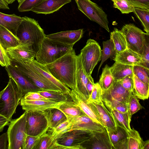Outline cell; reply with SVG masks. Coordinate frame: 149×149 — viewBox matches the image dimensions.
<instances>
[{
	"instance_id": "6da1fadb",
	"label": "cell",
	"mask_w": 149,
	"mask_h": 149,
	"mask_svg": "<svg viewBox=\"0 0 149 149\" xmlns=\"http://www.w3.org/2000/svg\"><path fill=\"white\" fill-rule=\"evenodd\" d=\"M76 55L73 49L54 62L44 65L55 78L73 90L76 86Z\"/></svg>"
},
{
	"instance_id": "7a4b0ae2",
	"label": "cell",
	"mask_w": 149,
	"mask_h": 149,
	"mask_svg": "<svg viewBox=\"0 0 149 149\" xmlns=\"http://www.w3.org/2000/svg\"><path fill=\"white\" fill-rule=\"evenodd\" d=\"M22 18V20L17 29L16 36L20 41V45L36 54L46 35L35 19L26 16Z\"/></svg>"
},
{
	"instance_id": "3957f363",
	"label": "cell",
	"mask_w": 149,
	"mask_h": 149,
	"mask_svg": "<svg viewBox=\"0 0 149 149\" xmlns=\"http://www.w3.org/2000/svg\"><path fill=\"white\" fill-rule=\"evenodd\" d=\"M23 96L15 81L9 77L7 86L0 92V114L10 121Z\"/></svg>"
},
{
	"instance_id": "277c9868",
	"label": "cell",
	"mask_w": 149,
	"mask_h": 149,
	"mask_svg": "<svg viewBox=\"0 0 149 149\" xmlns=\"http://www.w3.org/2000/svg\"><path fill=\"white\" fill-rule=\"evenodd\" d=\"M73 46L62 43L46 36L36 54V60L43 65L51 63L71 51Z\"/></svg>"
},
{
	"instance_id": "5b68a950",
	"label": "cell",
	"mask_w": 149,
	"mask_h": 149,
	"mask_svg": "<svg viewBox=\"0 0 149 149\" xmlns=\"http://www.w3.org/2000/svg\"><path fill=\"white\" fill-rule=\"evenodd\" d=\"M8 125V149H24L27 135L26 112L19 118L11 119Z\"/></svg>"
},
{
	"instance_id": "8992f818",
	"label": "cell",
	"mask_w": 149,
	"mask_h": 149,
	"mask_svg": "<svg viewBox=\"0 0 149 149\" xmlns=\"http://www.w3.org/2000/svg\"><path fill=\"white\" fill-rule=\"evenodd\" d=\"M10 63L11 65L18 70L33 84L42 90L62 91L22 60L10 59Z\"/></svg>"
},
{
	"instance_id": "52a82bcc",
	"label": "cell",
	"mask_w": 149,
	"mask_h": 149,
	"mask_svg": "<svg viewBox=\"0 0 149 149\" xmlns=\"http://www.w3.org/2000/svg\"><path fill=\"white\" fill-rule=\"evenodd\" d=\"M81 62L87 76L91 75L95 67L101 60L102 51L98 43L95 40L88 39L80 54Z\"/></svg>"
},
{
	"instance_id": "ba28073f",
	"label": "cell",
	"mask_w": 149,
	"mask_h": 149,
	"mask_svg": "<svg viewBox=\"0 0 149 149\" xmlns=\"http://www.w3.org/2000/svg\"><path fill=\"white\" fill-rule=\"evenodd\" d=\"M120 31L125 37L127 48L143 56L145 37L147 34L131 23L124 25Z\"/></svg>"
},
{
	"instance_id": "9c48e42d",
	"label": "cell",
	"mask_w": 149,
	"mask_h": 149,
	"mask_svg": "<svg viewBox=\"0 0 149 149\" xmlns=\"http://www.w3.org/2000/svg\"><path fill=\"white\" fill-rule=\"evenodd\" d=\"M78 9L91 20L105 29L110 30L107 15L100 7L90 0H75Z\"/></svg>"
},
{
	"instance_id": "30bf717a",
	"label": "cell",
	"mask_w": 149,
	"mask_h": 149,
	"mask_svg": "<svg viewBox=\"0 0 149 149\" xmlns=\"http://www.w3.org/2000/svg\"><path fill=\"white\" fill-rule=\"evenodd\" d=\"M93 132L81 130H71L58 135L57 143L68 147V149H81L80 144L88 139Z\"/></svg>"
},
{
	"instance_id": "8fae6325",
	"label": "cell",
	"mask_w": 149,
	"mask_h": 149,
	"mask_svg": "<svg viewBox=\"0 0 149 149\" xmlns=\"http://www.w3.org/2000/svg\"><path fill=\"white\" fill-rule=\"evenodd\" d=\"M26 131L27 135L37 136L49 128L42 112L31 111L26 112Z\"/></svg>"
},
{
	"instance_id": "7c38bea8",
	"label": "cell",
	"mask_w": 149,
	"mask_h": 149,
	"mask_svg": "<svg viewBox=\"0 0 149 149\" xmlns=\"http://www.w3.org/2000/svg\"><path fill=\"white\" fill-rule=\"evenodd\" d=\"M66 116L69 122L67 132L73 130H81L93 132H102L106 129L104 126L94 121L86 115Z\"/></svg>"
},
{
	"instance_id": "4fadbf2b",
	"label": "cell",
	"mask_w": 149,
	"mask_h": 149,
	"mask_svg": "<svg viewBox=\"0 0 149 149\" xmlns=\"http://www.w3.org/2000/svg\"><path fill=\"white\" fill-rule=\"evenodd\" d=\"M5 67L9 77L15 81L23 96L29 92H37L42 90L11 65Z\"/></svg>"
},
{
	"instance_id": "5bb4252c",
	"label": "cell",
	"mask_w": 149,
	"mask_h": 149,
	"mask_svg": "<svg viewBox=\"0 0 149 149\" xmlns=\"http://www.w3.org/2000/svg\"><path fill=\"white\" fill-rule=\"evenodd\" d=\"M81 149H112L107 132H93L92 136L80 144Z\"/></svg>"
},
{
	"instance_id": "9a60e30c",
	"label": "cell",
	"mask_w": 149,
	"mask_h": 149,
	"mask_svg": "<svg viewBox=\"0 0 149 149\" xmlns=\"http://www.w3.org/2000/svg\"><path fill=\"white\" fill-rule=\"evenodd\" d=\"M68 94L72 100L86 115L94 121L105 127L100 118L87 102V99L79 92L71 89Z\"/></svg>"
},
{
	"instance_id": "2e32d148",
	"label": "cell",
	"mask_w": 149,
	"mask_h": 149,
	"mask_svg": "<svg viewBox=\"0 0 149 149\" xmlns=\"http://www.w3.org/2000/svg\"><path fill=\"white\" fill-rule=\"evenodd\" d=\"M132 92L129 91L124 88L118 81H115L108 90L102 91V99L114 100L128 104Z\"/></svg>"
},
{
	"instance_id": "e0dca14e",
	"label": "cell",
	"mask_w": 149,
	"mask_h": 149,
	"mask_svg": "<svg viewBox=\"0 0 149 149\" xmlns=\"http://www.w3.org/2000/svg\"><path fill=\"white\" fill-rule=\"evenodd\" d=\"M87 102L100 118L107 131L116 130V125L114 119L102 100L99 102Z\"/></svg>"
},
{
	"instance_id": "ac0fdd59",
	"label": "cell",
	"mask_w": 149,
	"mask_h": 149,
	"mask_svg": "<svg viewBox=\"0 0 149 149\" xmlns=\"http://www.w3.org/2000/svg\"><path fill=\"white\" fill-rule=\"evenodd\" d=\"M83 29L75 30L66 31L46 35L48 38L63 44L74 45L82 37Z\"/></svg>"
},
{
	"instance_id": "d6986e66",
	"label": "cell",
	"mask_w": 149,
	"mask_h": 149,
	"mask_svg": "<svg viewBox=\"0 0 149 149\" xmlns=\"http://www.w3.org/2000/svg\"><path fill=\"white\" fill-rule=\"evenodd\" d=\"M62 102L50 100H30L21 98L20 101V104L22 109L26 112L31 111H42L49 108H58Z\"/></svg>"
},
{
	"instance_id": "ffe728a7",
	"label": "cell",
	"mask_w": 149,
	"mask_h": 149,
	"mask_svg": "<svg viewBox=\"0 0 149 149\" xmlns=\"http://www.w3.org/2000/svg\"><path fill=\"white\" fill-rule=\"evenodd\" d=\"M76 68L75 75L76 86L77 90L88 100L89 97L86 88L88 77L84 70L81 61L80 54L76 55Z\"/></svg>"
},
{
	"instance_id": "44dd1931",
	"label": "cell",
	"mask_w": 149,
	"mask_h": 149,
	"mask_svg": "<svg viewBox=\"0 0 149 149\" xmlns=\"http://www.w3.org/2000/svg\"><path fill=\"white\" fill-rule=\"evenodd\" d=\"M21 60L24 61L46 79L60 88L63 91L68 93L70 91L71 89L68 87L55 78L45 65L38 63L36 60Z\"/></svg>"
},
{
	"instance_id": "7402d4cb",
	"label": "cell",
	"mask_w": 149,
	"mask_h": 149,
	"mask_svg": "<svg viewBox=\"0 0 149 149\" xmlns=\"http://www.w3.org/2000/svg\"><path fill=\"white\" fill-rule=\"evenodd\" d=\"M113 59L115 62L132 66H142L144 63L142 55L127 48L116 54Z\"/></svg>"
},
{
	"instance_id": "603a6c76",
	"label": "cell",
	"mask_w": 149,
	"mask_h": 149,
	"mask_svg": "<svg viewBox=\"0 0 149 149\" xmlns=\"http://www.w3.org/2000/svg\"><path fill=\"white\" fill-rule=\"evenodd\" d=\"M71 0H43L31 10L37 14H49L56 11Z\"/></svg>"
},
{
	"instance_id": "cb8c5ba5",
	"label": "cell",
	"mask_w": 149,
	"mask_h": 149,
	"mask_svg": "<svg viewBox=\"0 0 149 149\" xmlns=\"http://www.w3.org/2000/svg\"><path fill=\"white\" fill-rule=\"evenodd\" d=\"M115 131H107L112 149H127L126 130L117 124Z\"/></svg>"
},
{
	"instance_id": "d4e9b609",
	"label": "cell",
	"mask_w": 149,
	"mask_h": 149,
	"mask_svg": "<svg viewBox=\"0 0 149 149\" xmlns=\"http://www.w3.org/2000/svg\"><path fill=\"white\" fill-rule=\"evenodd\" d=\"M46 119L48 127L52 129L67 120L66 115L61 110L55 108H49L42 111Z\"/></svg>"
},
{
	"instance_id": "484cf974",
	"label": "cell",
	"mask_w": 149,
	"mask_h": 149,
	"mask_svg": "<svg viewBox=\"0 0 149 149\" xmlns=\"http://www.w3.org/2000/svg\"><path fill=\"white\" fill-rule=\"evenodd\" d=\"M6 51L10 59L33 60L36 55V54L33 52L20 45L7 49Z\"/></svg>"
},
{
	"instance_id": "4316f807",
	"label": "cell",
	"mask_w": 149,
	"mask_h": 149,
	"mask_svg": "<svg viewBox=\"0 0 149 149\" xmlns=\"http://www.w3.org/2000/svg\"><path fill=\"white\" fill-rule=\"evenodd\" d=\"M102 101L111 113L115 123L124 128L126 131L130 130V124L131 121L129 120L127 112L125 113L120 112L106 102Z\"/></svg>"
},
{
	"instance_id": "83f0119b",
	"label": "cell",
	"mask_w": 149,
	"mask_h": 149,
	"mask_svg": "<svg viewBox=\"0 0 149 149\" xmlns=\"http://www.w3.org/2000/svg\"><path fill=\"white\" fill-rule=\"evenodd\" d=\"M0 44L6 50L20 44L17 37L5 27L0 26Z\"/></svg>"
},
{
	"instance_id": "f1b7e54d",
	"label": "cell",
	"mask_w": 149,
	"mask_h": 149,
	"mask_svg": "<svg viewBox=\"0 0 149 149\" xmlns=\"http://www.w3.org/2000/svg\"><path fill=\"white\" fill-rule=\"evenodd\" d=\"M133 66L115 62L110 70L115 81H118L127 76H133Z\"/></svg>"
},
{
	"instance_id": "f546056e",
	"label": "cell",
	"mask_w": 149,
	"mask_h": 149,
	"mask_svg": "<svg viewBox=\"0 0 149 149\" xmlns=\"http://www.w3.org/2000/svg\"><path fill=\"white\" fill-rule=\"evenodd\" d=\"M0 19L4 26L16 36L17 29L23 19L22 17L15 14L8 15L0 12Z\"/></svg>"
},
{
	"instance_id": "4dcf8cb0",
	"label": "cell",
	"mask_w": 149,
	"mask_h": 149,
	"mask_svg": "<svg viewBox=\"0 0 149 149\" xmlns=\"http://www.w3.org/2000/svg\"><path fill=\"white\" fill-rule=\"evenodd\" d=\"M57 143L56 137L49 127L41 136L35 149H55Z\"/></svg>"
},
{
	"instance_id": "1f68e13d",
	"label": "cell",
	"mask_w": 149,
	"mask_h": 149,
	"mask_svg": "<svg viewBox=\"0 0 149 149\" xmlns=\"http://www.w3.org/2000/svg\"><path fill=\"white\" fill-rule=\"evenodd\" d=\"M126 132L127 149H143L144 141L138 131L133 128Z\"/></svg>"
},
{
	"instance_id": "d6a6232c",
	"label": "cell",
	"mask_w": 149,
	"mask_h": 149,
	"mask_svg": "<svg viewBox=\"0 0 149 149\" xmlns=\"http://www.w3.org/2000/svg\"><path fill=\"white\" fill-rule=\"evenodd\" d=\"M110 39L112 40L115 46L116 54L127 48L125 37L120 30L115 28L110 33Z\"/></svg>"
},
{
	"instance_id": "836d02e7",
	"label": "cell",
	"mask_w": 149,
	"mask_h": 149,
	"mask_svg": "<svg viewBox=\"0 0 149 149\" xmlns=\"http://www.w3.org/2000/svg\"><path fill=\"white\" fill-rule=\"evenodd\" d=\"M66 116H71L86 115L71 100L63 102L58 108Z\"/></svg>"
},
{
	"instance_id": "e575fe53",
	"label": "cell",
	"mask_w": 149,
	"mask_h": 149,
	"mask_svg": "<svg viewBox=\"0 0 149 149\" xmlns=\"http://www.w3.org/2000/svg\"><path fill=\"white\" fill-rule=\"evenodd\" d=\"M134 91L138 98L142 100L147 99L149 97V85L143 82L133 74Z\"/></svg>"
},
{
	"instance_id": "d590c367",
	"label": "cell",
	"mask_w": 149,
	"mask_h": 149,
	"mask_svg": "<svg viewBox=\"0 0 149 149\" xmlns=\"http://www.w3.org/2000/svg\"><path fill=\"white\" fill-rule=\"evenodd\" d=\"M37 92L45 97L57 102H62L71 100L68 93L62 91L41 90Z\"/></svg>"
},
{
	"instance_id": "8d00e7d4",
	"label": "cell",
	"mask_w": 149,
	"mask_h": 149,
	"mask_svg": "<svg viewBox=\"0 0 149 149\" xmlns=\"http://www.w3.org/2000/svg\"><path fill=\"white\" fill-rule=\"evenodd\" d=\"M108 65H105L98 82L103 91L108 90L112 85L115 80L110 71Z\"/></svg>"
},
{
	"instance_id": "74e56055",
	"label": "cell",
	"mask_w": 149,
	"mask_h": 149,
	"mask_svg": "<svg viewBox=\"0 0 149 149\" xmlns=\"http://www.w3.org/2000/svg\"><path fill=\"white\" fill-rule=\"evenodd\" d=\"M115 55V46L112 40L110 39L106 41H103L102 52L101 61L99 67L98 72L104 62L109 58L114 57Z\"/></svg>"
},
{
	"instance_id": "f35d334b",
	"label": "cell",
	"mask_w": 149,
	"mask_h": 149,
	"mask_svg": "<svg viewBox=\"0 0 149 149\" xmlns=\"http://www.w3.org/2000/svg\"><path fill=\"white\" fill-rule=\"evenodd\" d=\"M133 12L141 22L144 31L149 35V10L134 7Z\"/></svg>"
},
{
	"instance_id": "ab89813d",
	"label": "cell",
	"mask_w": 149,
	"mask_h": 149,
	"mask_svg": "<svg viewBox=\"0 0 149 149\" xmlns=\"http://www.w3.org/2000/svg\"><path fill=\"white\" fill-rule=\"evenodd\" d=\"M143 108L135 95L133 90L131 93L128 104L127 112L130 121L132 115Z\"/></svg>"
},
{
	"instance_id": "60d3db41",
	"label": "cell",
	"mask_w": 149,
	"mask_h": 149,
	"mask_svg": "<svg viewBox=\"0 0 149 149\" xmlns=\"http://www.w3.org/2000/svg\"><path fill=\"white\" fill-rule=\"evenodd\" d=\"M133 72L139 79L149 85V69L140 65H134Z\"/></svg>"
},
{
	"instance_id": "b9f144b4",
	"label": "cell",
	"mask_w": 149,
	"mask_h": 149,
	"mask_svg": "<svg viewBox=\"0 0 149 149\" xmlns=\"http://www.w3.org/2000/svg\"><path fill=\"white\" fill-rule=\"evenodd\" d=\"M114 8L119 10L123 14L132 12L134 7L127 0H112Z\"/></svg>"
},
{
	"instance_id": "7bdbcfd3",
	"label": "cell",
	"mask_w": 149,
	"mask_h": 149,
	"mask_svg": "<svg viewBox=\"0 0 149 149\" xmlns=\"http://www.w3.org/2000/svg\"><path fill=\"white\" fill-rule=\"evenodd\" d=\"M43 0H25L18 7V11L24 12L31 11V10Z\"/></svg>"
},
{
	"instance_id": "ee69618b",
	"label": "cell",
	"mask_w": 149,
	"mask_h": 149,
	"mask_svg": "<svg viewBox=\"0 0 149 149\" xmlns=\"http://www.w3.org/2000/svg\"><path fill=\"white\" fill-rule=\"evenodd\" d=\"M102 90L98 82L95 84L92 92L87 101L99 102L102 100Z\"/></svg>"
},
{
	"instance_id": "f6af8a7d",
	"label": "cell",
	"mask_w": 149,
	"mask_h": 149,
	"mask_svg": "<svg viewBox=\"0 0 149 149\" xmlns=\"http://www.w3.org/2000/svg\"><path fill=\"white\" fill-rule=\"evenodd\" d=\"M46 131L37 136L27 135L24 149H35L41 136Z\"/></svg>"
},
{
	"instance_id": "bcb514c9",
	"label": "cell",
	"mask_w": 149,
	"mask_h": 149,
	"mask_svg": "<svg viewBox=\"0 0 149 149\" xmlns=\"http://www.w3.org/2000/svg\"><path fill=\"white\" fill-rule=\"evenodd\" d=\"M102 100L106 102L120 112L123 113L127 112L128 104L126 103L112 99L108 100L102 99Z\"/></svg>"
},
{
	"instance_id": "7dc6e473",
	"label": "cell",
	"mask_w": 149,
	"mask_h": 149,
	"mask_svg": "<svg viewBox=\"0 0 149 149\" xmlns=\"http://www.w3.org/2000/svg\"><path fill=\"white\" fill-rule=\"evenodd\" d=\"M149 35L147 34L144 46L143 56L144 63L142 66L149 69Z\"/></svg>"
},
{
	"instance_id": "c3c4849f",
	"label": "cell",
	"mask_w": 149,
	"mask_h": 149,
	"mask_svg": "<svg viewBox=\"0 0 149 149\" xmlns=\"http://www.w3.org/2000/svg\"><path fill=\"white\" fill-rule=\"evenodd\" d=\"M133 76H127L118 81L124 88L130 92H132L134 90Z\"/></svg>"
},
{
	"instance_id": "681fc988",
	"label": "cell",
	"mask_w": 149,
	"mask_h": 149,
	"mask_svg": "<svg viewBox=\"0 0 149 149\" xmlns=\"http://www.w3.org/2000/svg\"><path fill=\"white\" fill-rule=\"evenodd\" d=\"M0 65L6 67L11 65L10 59L6 50L0 44Z\"/></svg>"
},
{
	"instance_id": "f907efd6",
	"label": "cell",
	"mask_w": 149,
	"mask_h": 149,
	"mask_svg": "<svg viewBox=\"0 0 149 149\" xmlns=\"http://www.w3.org/2000/svg\"><path fill=\"white\" fill-rule=\"evenodd\" d=\"M22 99L30 100H49L42 96L38 92H30L26 93Z\"/></svg>"
},
{
	"instance_id": "816d5d0a",
	"label": "cell",
	"mask_w": 149,
	"mask_h": 149,
	"mask_svg": "<svg viewBox=\"0 0 149 149\" xmlns=\"http://www.w3.org/2000/svg\"><path fill=\"white\" fill-rule=\"evenodd\" d=\"M134 7L149 10V0H127Z\"/></svg>"
},
{
	"instance_id": "f5cc1de1",
	"label": "cell",
	"mask_w": 149,
	"mask_h": 149,
	"mask_svg": "<svg viewBox=\"0 0 149 149\" xmlns=\"http://www.w3.org/2000/svg\"><path fill=\"white\" fill-rule=\"evenodd\" d=\"M8 137L7 132L0 135V149H8Z\"/></svg>"
},
{
	"instance_id": "db71d44e",
	"label": "cell",
	"mask_w": 149,
	"mask_h": 149,
	"mask_svg": "<svg viewBox=\"0 0 149 149\" xmlns=\"http://www.w3.org/2000/svg\"><path fill=\"white\" fill-rule=\"evenodd\" d=\"M88 81L86 86V88L88 93L90 95L95 85L94 80L91 75L88 76Z\"/></svg>"
},
{
	"instance_id": "11a10c76",
	"label": "cell",
	"mask_w": 149,
	"mask_h": 149,
	"mask_svg": "<svg viewBox=\"0 0 149 149\" xmlns=\"http://www.w3.org/2000/svg\"><path fill=\"white\" fill-rule=\"evenodd\" d=\"M10 121L7 118L0 114V132L3 131L4 127L8 125Z\"/></svg>"
},
{
	"instance_id": "9f6ffc18",
	"label": "cell",
	"mask_w": 149,
	"mask_h": 149,
	"mask_svg": "<svg viewBox=\"0 0 149 149\" xmlns=\"http://www.w3.org/2000/svg\"><path fill=\"white\" fill-rule=\"evenodd\" d=\"M0 9L3 10L10 9L8 4L3 0H0Z\"/></svg>"
},
{
	"instance_id": "6f0895ef",
	"label": "cell",
	"mask_w": 149,
	"mask_h": 149,
	"mask_svg": "<svg viewBox=\"0 0 149 149\" xmlns=\"http://www.w3.org/2000/svg\"><path fill=\"white\" fill-rule=\"evenodd\" d=\"M149 149V141L146 140L144 142L143 149Z\"/></svg>"
},
{
	"instance_id": "680465c9",
	"label": "cell",
	"mask_w": 149,
	"mask_h": 149,
	"mask_svg": "<svg viewBox=\"0 0 149 149\" xmlns=\"http://www.w3.org/2000/svg\"><path fill=\"white\" fill-rule=\"evenodd\" d=\"M8 4H11L16 0H3Z\"/></svg>"
},
{
	"instance_id": "91938a15",
	"label": "cell",
	"mask_w": 149,
	"mask_h": 149,
	"mask_svg": "<svg viewBox=\"0 0 149 149\" xmlns=\"http://www.w3.org/2000/svg\"><path fill=\"white\" fill-rule=\"evenodd\" d=\"M17 0L18 3H19V5L21 4L25 0Z\"/></svg>"
},
{
	"instance_id": "94428289",
	"label": "cell",
	"mask_w": 149,
	"mask_h": 149,
	"mask_svg": "<svg viewBox=\"0 0 149 149\" xmlns=\"http://www.w3.org/2000/svg\"><path fill=\"white\" fill-rule=\"evenodd\" d=\"M4 26V25H3V22L1 21L0 19V26Z\"/></svg>"
},
{
	"instance_id": "6125c7cd",
	"label": "cell",
	"mask_w": 149,
	"mask_h": 149,
	"mask_svg": "<svg viewBox=\"0 0 149 149\" xmlns=\"http://www.w3.org/2000/svg\"><path fill=\"white\" fill-rule=\"evenodd\" d=\"M111 1H112V0H111Z\"/></svg>"
},
{
	"instance_id": "be15d7a7",
	"label": "cell",
	"mask_w": 149,
	"mask_h": 149,
	"mask_svg": "<svg viewBox=\"0 0 149 149\" xmlns=\"http://www.w3.org/2000/svg\"><path fill=\"white\" fill-rule=\"evenodd\" d=\"M0 45H1V44H0Z\"/></svg>"
}]
</instances>
